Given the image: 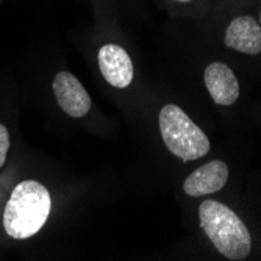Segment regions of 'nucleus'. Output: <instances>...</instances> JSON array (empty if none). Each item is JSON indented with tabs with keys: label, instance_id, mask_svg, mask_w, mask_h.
Here are the masks:
<instances>
[{
	"label": "nucleus",
	"instance_id": "1",
	"mask_svg": "<svg viewBox=\"0 0 261 261\" xmlns=\"http://www.w3.org/2000/svg\"><path fill=\"white\" fill-rule=\"evenodd\" d=\"M52 199L47 188L36 180L20 181L5 205L4 228L13 240L35 236L50 215Z\"/></svg>",
	"mask_w": 261,
	"mask_h": 261
},
{
	"label": "nucleus",
	"instance_id": "2",
	"mask_svg": "<svg viewBox=\"0 0 261 261\" xmlns=\"http://www.w3.org/2000/svg\"><path fill=\"white\" fill-rule=\"evenodd\" d=\"M200 227L216 250L233 261H241L252 250V236L246 224L227 205L205 200L199 206Z\"/></svg>",
	"mask_w": 261,
	"mask_h": 261
},
{
	"label": "nucleus",
	"instance_id": "3",
	"mask_svg": "<svg viewBox=\"0 0 261 261\" xmlns=\"http://www.w3.org/2000/svg\"><path fill=\"white\" fill-rule=\"evenodd\" d=\"M160 133L168 150L185 160L194 161L210 152V139L180 107L164 105L158 116Z\"/></svg>",
	"mask_w": 261,
	"mask_h": 261
},
{
	"label": "nucleus",
	"instance_id": "4",
	"mask_svg": "<svg viewBox=\"0 0 261 261\" xmlns=\"http://www.w3.org/2000/svg\"><path fill=\"white\" fill-rule=\"evenodd\" d=\"M54 94L58 107L70 117H83L91 110V97L80 80L70 72H58L54 79Z\"/></svg>",
	"mask_w": 261,
	"mask_h": 261
},
{
	"label": "nucleus",
	"instance_id": "5",
	"mask_svg": "<svg viewBox=\"0 0 261 261\" xmlns=\"http://www.w3.org/2000/svg\"><path fill=\"white\" fill-rule=\"evenodd\" d=\"M99 67L103 79L114 88H127L133 82V63L124 47L105 44L97 54Z\"/></svg>",
	"mask_w": 261,
	"mask_h": 261
},
{
	"label": "nucleus",
	"instance_id": "6",
	"mask_svg": "<svg viewBox=\"0 0 261 261\" xmlns=\"http://www.w3.org/2000/svg\"><path fill=\"white\" fill-rule=\"evenodd\" d=\"M228 180V166L221 161H208L193 174H189L183 183V191L189 197H200L215 194L225 186Z\"/></svg>",
	"mask_w": 261,
	"mask_h": 261
},
{
	"label": "nucleus",
	"instance_id": "7",
	"mask_svg": "<svg viewBox=\"0 0 261 261\" xmlns=\"http://www.w3.org/2000/svg\"><path fill=\"white\" fill-rule=\"evenodd\" d=\"M224 44L246 55L261 54V25L252 16L234 17L225 30Z\"/></svg>",
	"mask_w": 261,
	"mask_h": 261
},
{
	"label": "nucleus",
	"instance_id": "8",
	"mask_svg": "<svg viewBox=\"0 0 261 261\" xmlns=\"http://www.w3.org/2000/svg\"><path fill=\"white\" fill-rule=\"evenodd\" d=\"M205 86L211 99L218 105H233L240 97V83L233 70L221 61H215L205 69Z\"/></svg>",
	"mask_w": 261,
	"mask_h": 261
},
{
	"label": "nucleus",
	"instance_id": "9",
	"mask_svg": "<svg viewBox=\"0 0 261 261\" xmlns=\"http://www.w3.org/2000/svg\"><path fill=\"white\" fill-rule=\"evenodd\" d=\"M10 150V133L4 124H0V169L4 168Z\"/></svg>",
	"mask_w": 261,
	"mask_h": 261
},
{
	"label": "nucleus",
	"instance_id": "10",
	"mask_svg": "<svg viewBox=\"0 0 261 261\" xmlns=\"http://www.w3.org/2000/svg\"><path fill=\"white\" fill-rule=\"evenodd\" d=\"M175 2H180V4H189V2H193V0H175Z\"/></svg>",
	"mask_w": 261,
	"mask_h": 261
},
{
	"label": "nucleus",
	"instance_id": "11",
	"mask_svg": "<svg viewBox=\"0 0 261 261\" xmlns=\"http://www.w3.org/2000/svg\"><path fill=\"white\" fill-rule=\"evenodd\" d=\"M258 22H259V25H261V11H259V20Z\"/></svg>",
	"mask_w": 261,
	"mask_h": 261
}]
</instances>
